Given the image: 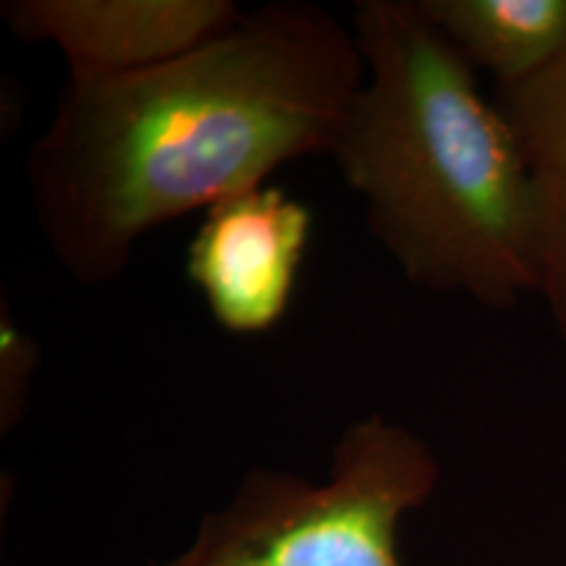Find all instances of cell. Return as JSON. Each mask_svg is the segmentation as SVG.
Returning a JSON list of instances; mask_svg holds the SVG:
<instances>
[{
    "instance_id": "5b68a950",
    "label": "cell",
    "mask_w": 566,
    "mask_h": 566,
    "mask_svg": "<svg viewBox=\"0 0 566 566\" xmlns=\"http://www.w3.org/2000/svg\"><path fill=\"white\" fill-rule=\"evenodd\" d=\"M233 0H6L13 38L53 45L69 76H124L171 63L231 30Z\"/></svg>"
},
{
    "instance_id": "6da1fadb",
    "label": "cell",
    "mask_w": 566,
    "mask_h": 566,
    "mask_svg": "<svg viewBox=\"0 0 566 566\" xmlns=\"http://www.w3.org/2000/svg\"><path fill=\"white\" fill-rule=\"evenodd\" d=\"M363 80L352 27L302 0L244 11L163 66L69 76L27 155L42 242L80 286L116 281L147 233L331 158Z\"/></svg>"
},
{
    "instance_id": "ba28073f",
    "label": "cell",
    "mask_w": 566,
    "mask_h": 566,
    "mask_svg": "<svg viewBox=\"0 0 566 566\" xmlns=\"http://www.w3.org/2000/svg\"><path fill=\"white\" fill-rule=\"evenodd\" d=\"M0 313V433L9 436L30 407L40 346L9 313V304Z\"/></svg>"
},
{
    "instance_id": "8992f818",
    "label": "cell",
    "mask_w": 566,
    "mask_h": 566,
    "mask_svg": "<svg viewBox=\"0 0 566 566\" xmlns=\"http://www.w3.org/2000/svg\"><path fill=\"white\" fill-rule=\"evenodd\" d=\"M525 153L537 205L541 296L566 346V53L525 82L495 87Z\"/></svg>"
},
{
    "instance_id": "3957f363",
    "label": "cell",
    "mask_w": 566,
    "mask_h": 566,
    "mask_svg": "<svg viewBox=\"0 0 566 566\" xmlns=\"http://www.w3.org/2000/svg\"><path fill=\"white\" fill-rule=\"evenodd\" d=\"M438 480L441 464L415 430L367 415L342 430L323 483L252 467L179 554L150 566H401V520Z\"/></svg>"
},
{
    "instance_id": "277c9868",
    "label": "cell",
    "mask_w": 566,
    "mask_h": 566,
    "mask_svg": "<svg viewBox=\"0 0 566 566\" xmlns=\"http://www.w3.org/2000/svg\"><path fill=\"white\" fill-rule=\"evenodd\" d=\"M313 229V210L275 184L202 212L187 247V275L218 328L260 336L289 315Z\"/></svg>"
},
{
    "instance_id": "52a82bcc",
    "label": "cell",
    "mask_w": 566,
    "mask_h": 566,
    "mask_svg": "<svg viewBox=\"0 0 566 566\" xmlns=\"http://www.w3.org/2000/svg\"><path fill=\"white\" fill-rule=\"evenodd\" d=\"M430 21L495 87L525 82L566 53V0H420Z\"/></svg>"
},
{
    "instance_id": "7a4b0ae2",
    "label": "cell",
    "mask_w": 566,
    "mask_h": 566,
    "mask_svg": "<svg viewBox=\"0 0 566 566\" xmlns=\"http://www.w3.org/2000/svg\"><path fill=\"white\" fill-rule=\"evenodd\" d=\"M365 80L331 160L407 283L512 310L541 292L520 139L420 0H359Z\"/></svg>"
}]
</instances>
